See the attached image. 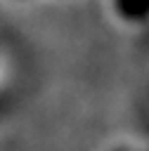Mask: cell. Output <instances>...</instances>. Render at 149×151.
Segmentation results:
<instances>
[{"label": "cell", "instance_id": "obj_2", "mask_svg": "<svg viewBox=\"0 0 149 151\" xmlns=\"http://www.w3.org/2000/svg\"><path fill=\"white\" fill-rule=\"evenodd\" d=\"M17 2H26V0H17Z\"/></svg>", "mask_w": 149, "mask_h": 151}, {"label": "cell", "instance_id": "obj_1", "mask_svg": "<svg viewBox=\"0 0 149 151\" xmlns=\"http://www.w3.org/2000/svg\"><path fill=\"white\" fill-rule=\"evenodd\" d=\"M109 7L123 24L130 26L149 24V0H109Z\"/></svg>", "mask_w": 149, "mask_h": 151}]
</instances>
